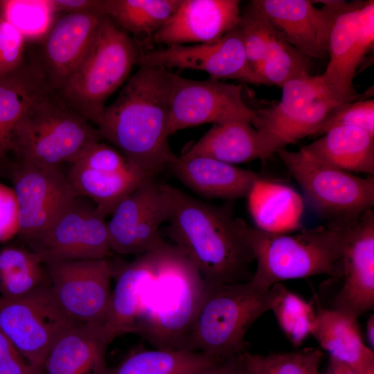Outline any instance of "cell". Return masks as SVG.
<instances>
[{
  "mask_svg": "<svg viewBox=\"0 0 374 374\" xmlns=\"http://www.w3.org/2000/svg\"><path fill=\"white\" fill-rule=\"evenodd\" d=\"M112 262L116 285L104 328L112 340L134 333L155 348L184 349L205 294L193 262L172 243Z\"/></svg>",
  "mask_w": 374,
  "mask_h": 374,
  "instance_id": "obj_1",
  "label": "cell"
},
{
  "mask_svg": "<svg viewBox=\"0 0 374 374\" xmlns=\"http://www.w3.org/2000/svg\"><path fill=\"white\" fill-rule=\"evenodd\" d=\"M170 74V70L140 65L96 123L101 139L152 179L178 158L168 141Z\"/></svg>",
  "mask_w": 374,
  "mask_h": 374,
  "instance_id": "obj_2",
  "label": "cell"
},
{
  "mask_svg": "<svg viewBox=\"0 0 374 374\" xmlns=\"http://www.w3.org/2000/svg\"><path fill=\"white\" fill-rule=\"evenodd\" d=\"M168 208L166 234L199 271L206 286L247 282L253 272L251 249L232 201L215 206L161 184Z\"/></svg>",
  "mask_w": 374,
  "mask_h": 374,
  "instance_id": "obj_3",
  "label": "cell"
},
{
  "mask_svg": "<svg viewBox=\"0 0 374 374\" xmlns=\"http://www.w3.org/2000/svg\"><path fill=\"white\" fill-rule=\"evenodd\" d=\"M354 222H328L295 233H272L238 217L240 231L256 262L250 282L258 289L267 290L285 280L319 274L338 279Z\"/></svg>",
  "mask_w": 374,
  "mask_h": 374,
  "instance_id": "obj_4",
  "label": "cell"
},
{
  "mask_svg": "<svg viewBox=\"0 0 374 374\" xmlns=\"http://www.w3.org/2000/svg\"><path fill=\"white\" fill-rule=\"evenodd\" d=\"M285 288L279 283L261 290L250 280L206 286L187 350L220 361L241 354L245 350L247 332L259 317L271 310Z\"/></svg>",
  "mask_w": 374,
  "mask_h": 374,
  "instance_id": "obj_5",
  "label": "cell"
},
{
  "mask_svg": "<svg viewBox=\"0 0 374 374\" xmlns=\"http://www.w3.org/2000/svg\"><path fill=\"white\" fill-rule=\"evenodd\" d=\"M101 139L97 128L51 90L30 106L15 127L11 156L39 168L60 167L74 163Z\"/></svg>",
  "mask_w": 374,
  "mask_h": 374,
  "instance_id": "obj_6",
  "label": "cell"
},
{
  "mask_svg": "<svg viewBox=\"0 0 374 374\" xmlns=\"http://www.w3.org/2000/svg\"><path fill=\"white\" fill-rule=\"evenodd\" d=\"M142 51L130 35L103 16L86 56L55 92L73 110L96 124L107 99L138 65Z\"/></svg>",
  "mask_w": 374,
  "mask_h": 374,
  "instance_id": "obj_7",
  "label": "cell"
},
{
  "mask_svg": "<svg viewBox=\"0 0 374 374\" xmlns=\"http://www.w3.org/2000/svg\"><path fill=\"white\" fill-rule=\"evenodd\" d=\"M281 88L276 105L256 110L253 126L258 130L264 159L288 144L313 136L329 113L344 103L336 98L322 75L304 73Z\"/></svg>",
  "mask_w": 374,
  "mask_h": 374,
  "instance_id": "obj_8",
  "label": "cell"
},
{
  "mask_svg": "<svg viewBox=\"0 0 374 374\" xmlns=\"http://www.w3.org/2000/svg\"><path fill=\"white\" fill-rule=\"evenodd\" d=\"M278 153L312 206L328 222L352 223L374 205V176L362 178L314 159L301 148Z\"/></svg>",
  "mask_w": 374,
  "mask_h": 374,
  "instance_id": "obj_9",
  "label": "cell"
},
{
  "mask_svg": "<svg viewBox=\"0 0 374 374\" xmlns=\"http://www.w3.org/2000/svg\"><path fill=\"white\" fill-rule=\"evenodd\" d=\"M77 324L59 305L50 285L17 298L0 296V330L36 368H42L53 344Z\"/></svg>",
  "mask_w": 374,
  "mask_h": 374,
  "instance_id": "obj_10",
  "label": "cell"
},
{
  "mask_svg": "<svg viewBox=\"0 0 374 374\" xmlns=\"http://www.w3.org/2000/svg\"><path fill=\"white\" fill-rule=\"evenodd\" d=\"M44 263L107 258V222L90 199L77 196L41 233L26 243Z\"/></svg>",
  "mask_w": 374,
  "mask_h": 374,
  "instance_id": "obj_11",
  "label": "cell"
},
{
  "mask_svg": "<svg viewBox=\"0 0 374 374\" xmlns=\"http://www.w3.org/2000/svg\"><path fill=\"white\" fill-rule=\"evenodd\" d=\"M374 43V1H343L330 29L329 62L322 76L342 103L359 99L353 84L356 71Z\"/></svg>",
  "mask_w": 374,
  "mask_h": 374,
  "instance_id": "obj_12",
  "label": "cell"
},
{
  "mask_svg": "<svg viewBox=\"0 0 374 374\" xmlns=\"http://www.w3.org/2000/svg\"><path fill=\"white\" fill-rule=\"evenodd\" d=\"M168 134L204 123L244 121L253 124L256 112L242 100V87L210 78L190 80L171 72Z\"/></svg>",
  "mask_w": 374,
  "mask_h": 374,
  "instance_id": "obj_13",
  "label": "cell"
},
{
  "mask_svg": "<svg viewBox=\"0 0 374 374\" xmlns=\"http://www.w3.org/2000/svg\"><path fill=\"white\" fill-rule=\"evenodd\" d=\"M52 293L75 323L104 326L112 295L109 258L45 263Z\"/></svg>",
  "mask_w": 374,
  "mask_h": 374,
  "instance_id": "obj_14",
  "label": "cell"
},
{
  "mask_svg": "<svg viewBox=\"0 0 374 374\" xmlns=\"http://www.w3.org/2000/svg\"><path fill=\"white\" fill-rule=\"evenodd\" d=\"M6 176L18 202L17 235L25 244L44 231L78 196L60 167L39 168L11 159Z\"/></svg>",
  "mask_w": 374,
  "mask_h": 374,
  "instance_id": "obj_15",
  "label": "cell"
},
{
  "mask_svg": "<svg viewBox=\"0 0 374 374\" xmlns=\"http://www.w3.org/2000/svg\"><path fill=\"white\" fill-rule=\"evenodd\" d=\"M138 65L164 69L178 68L207 72L217 80L233 79L256 85L261 84L249 64L240 30L235 27L213 44L191 46L171 45L141 52Z\"/></svg>",
  "mask_w": 374,
  "mask_h": 374,
  "instance_id": "obj_16",
  "label": "cell"
},
{
  "mask_svg": "<svg viewBox=\"0 0 374 374\" xmlns=\"http://www.w3.org/2000/svg\"><path fill=\"white\" fill-rule=\"evenodd\" d=\"M168 203L161 184L147 180L125 197L107 222L112 251L139 255L154 249L166 241L160 226L167 222Z\"/></svg>",
  "mask_w": 374,
  "mask_h": 374,
  "instance_id": "obj_17",
  "label": "cell"
},
{
  "mask_svg": "<svg viewBox=\"0 0 374 374\" xmlns=\"http://www.w3.org/2000/svg\"><path fill=\"white\" fill-rule=\"evenodd\" d=\"M341 287L330 309L353 319L374 308V213L352 224L341 258Z\"/></svg>",
  "mask_w": 374,
  "mask_h": 374,
  "instance_id": "obj_18",
  "label": "cell"
},
{
  "mask_svg": "<svg viewBox=\"0 0 374 374\" xmlns=\"http://www.w3.org/2000/svg\"><path fill=\"white\" fill-rule=\"evenodd\" d=\"M103 16L96 12L66 13L49 27L39 58L33 60L53 91L64 85L86 56Z\"/></svg>",
  "mask_w": 374,
  "mask_h": 374,
  "instance_id": "obj_19",
  "label": "cell"
},
{
  "mask_svg": "<svg viewBox=\"0 0 374 374\" xmlns=\"http://www.w3.org/2000/svg\"><path fill=\"white\" fill-rule=\"evenodd\" d=\"M274 28L295 48L310 58L325 59L332 23L342 1L253 0Z\"/></svg>",
  "mask_w": 374,
  "mask_h": 374,
  "instance_id": "obj_20",
  "label": "cell"
},
{
  "mask_svg": "<svg viewBox=\"0 0 374 374\" xmlns=\"http://www.w3.org/2000/svg\"><path fill=\"white\" fill-rule=\"evenodd\" d=\"M237 0H181L180 4L153 35L150 45L213 44L237 26L240 19Z\"/></svg>",
  "mask_w": 374,
  "mask_h": 374,
  "instance_id": "obj_21",
  "label": "cell"
},
{
  "mask_svg": "<svg viewBox=\"0 0 374 374\" xmlns=\"http://www.w3.org/2000/svg\"><path fill=\"white\" fill-rule=\"evenodd\" d=\"M112 341L103 325L77 324L53 344L42 364V374H103Z\"/></svg>",
  "mask_w": 374,
  "mask_h": 374,
  "instance_id": "obj_22",
  "label": "cell"
},
{
  "mask_svg": "<svg viewBox=\"0 0 374 374\" xmlns=\"http://www.w3.org/2000/svg\"><path fill=\"white\" fill-rule=\"evenodd\" d=\"M168 168L186 187L212 199L247 197L257 173L210 157H178Z\"/></svg>",
  "mask_w": 374,
  "mask_h": 374,
  "instance_id": "obj_23",
  "label": "cell"
},
{
  "mask_svg": "<svg viewBox=\"0 0 374 374\" xmlns=\"http://www.w3.org/2000/svg\"><path fill=\"white\" fill-rule=\"evenodd\" d=\"M53 90L36 62L25 61L15 72L0 78V177L11 161L15 127L30 106Z\"/></svg>",
  "mask_w": 374,
  "mask_h": 374,
  "instance_id": "obj_24",
  "label": "cell"
},
{
  "mask_svg": "<svg viewBox=\"0 0 374 374\" xmlns=\"http://www.w3.org/2000/svg\"><path fill=\"white\" fill-rule=\"evenodd\" d=\"M312 303L315 321L312 335L334 357L349 366L356 374L374 367V353L364 343L357 319L324 307L317 296Z\"/></svg>",
  "mask_w": 374,
  "mask_h": 374,
  "instance_id": "obj_25",
  "label": "cell"
},
{
  "mask_svg": "<svg viewBox=\"0 0 374 374\" xmlns=\"http://www.w3.org/2000/svg\"><path fill=\"white\" fill-rule=\"evenodd\" d=\"M247 197L256 228L272 233H291L300 228L303 200L292 187L259 177Z\"/></svg>",
  "mask_w": 374,
  "mask_h": 374,
  "instance_id": "obj_26",
  "label": "cell"
},
{
  "mask_svg": "<svg viewBox=\"0 0 374 374\" xmlns=\"http://www.w3.org/2000/svg\"><path fill=\"white\" fill-rule=\"evenodd\" d=\"M301 148L310 156L348 172L374 175V134L362 128H332Z\"/></svg>",
  "mask_w": 374,
  "mask_h": 374,
  "instance_id": "obj_27",
  "label": "cell"
},
{
  "mask_svg": "<svg viewBox=\"0 0 374 374\" xmlns=\"http://www.w3.org/2000/svg\"><path fill=\"white\" fill-rule=\"evenodd\" d=\"M210 157L234 165L264 159L258 130L251 123L231 121L213 124L180 157Z\"/></svg>",
  "mask_w": 374,
  "mask_h": 374,
  "instance_id": "obj_28",
  "label": "cell"
},
{
  "mask_svg": "<svg viewBox=\"0 0 374 374\" xmlns=\"http://www.w3.org/2000/svg\"><path fill=\"white\" fill-rule=\"evenodd\" d=\"M66 175L78 196L91 200L104 217L111 215L125 197L152 179L134 168L124 172L107 173L75 163L71 164Z\"/></svg>",
  "mask_w": 374,
  "mask_h": 374,
  "instance_id": "obj_29",
  "label": "cell"
},
{
  "mask_svg": "<svg viewBox=\"0 0 374 374\" xmlns=\"http://www.w3.org/2000/svg\"><path fill=\"white\" fill-rule=\"evenodd\" d=\"M181 0H102V14L130 35L142 49L166 24Z\"/></svg>",
  "mask_w": 374,
  "mask_h": 374,
  "instance_id": "obj_30",
  "label": "cell"
},
{
  "mask_svg": "<svg viewBox=\"0 0 374 374\" xmlns=\"http://www.w3.org/2000/svg\"><path fill=\"white\" fill-rule=\"evenodd\" d=\"M224 361L200 352L154 348L133 353L103 374H196Z\"/></svg>",
  "mask_w": 374,
  "mask_h": 374,
  "instance_id": "obj_31",
  "label": "cell"
},
{
  "mask_svg": "<svg viewBox=\"0 0 374 374\" xmlns=\"http://www.w3.org/2000/svg\"><path fill=\"white\" fill-rule=\"evenodd\" d=\"M49 284L45 265L28 247L8 246L0 249L1 296L20 297Z\"/></svg>",
  "mask_w": 374,
  "mask_h": 374,
  "instance_id": "obj_32",
  "label": "cell"
},
{
  "mask_svg": "<svg viewBox=\"0 0 374 374\" xmlns=\"http://www.w3.org/2000/svg\"><path fill=\"white\" fill-rule=\"evenodd\" d=\"M310 59L290 44L278 31L265 58L254 71L261 84L281 87L288 81L307 73Z\"/></svg>",
  "mask_w": 374,
  "mask_h": 374,
  "instance_id": "obj_33",
  "label": "cell"
},
{
  "mask_svg": "<svg viewBox=\"0 0 374 374\" xmlns=\"http://www.w3.org/2000/svg\"><path fill=\"white\" fill-rule=\"evenodd\" d=\"M240 357L246 374H319L323 354L320 349L307 348L267 355L244 350Z\"/></svg>",
  "mask_w": 374,
  "mask_h": 374,
  "instance_id": "obj_34",
  "label": "cell"
},
{
  "mask_svg": "<svg viewBox=\"0 0 374 374\" xmlns=\"http://www.w3.org/2000/svg\"><path fill=\"white\" fill-rule=\"evenodd\" d=\"M273 311L283 333L295 346H299L312 335L315 312L312 302L307 303L286 288L275 301Z\"/></svg>",
  "mask_w": 374,
  "mask_h": 374,
  "instance_id": "obj_35",
  "label": "cell"
},
{
  "mask_svg": "<svg viewBox=\"0 0 374 374\" xmlns=\"http://www.w3.org/2000/svg\"><path fill=\"white\" fill-rule=\"evenodd\" d=\"M238 27L247 58L254 70L265 58L278 31L267 17L251 2L240 13Z\"/></svg>",
  "mask_w": 374,
  "mask_h": 374,
  "instance_id": "obj_36",
  "label": "cell"
},
{
  "mask_svg": "<svg viewBox=\"0 0 374 374\" xmlns=\"http://www.w3.org/2000/svg\"><path fill=\"white\" fill-rule=\"evenodd\" d=\"M341 126L356 127L374 134V100L363 98L338 105L329 113L313 136Z\"/></svg>",
  "mask_w": 374,
  "mask_h": 374,
  "instance_id": "obj_37",
  "label": "cell"
},
{
  "mask_svg": "<svg viewBox=\"0 0 374 374\" xmlns=\"http://www.w3.org/2000/svg\"><path fill=\"white\" fill-rule=\"evenodd\" d=\"M26 37L0 11V78L20 68L25 62Z\"/></svg>",
  "mask_w": 374,
  "mask_h": 374,
  "instance_id": "obj_38",
  "label": "cell"
},
{
  "mask_svg": "<svg viewBox=\"0 0 374 374\" xmlns=\"http://www.w3.org/2000/svg\"><path fill=\"white\" fill-rule=\"evenodd\" d=\"M74 163L107 173L124 172L133 168L119 151L100 141L91 144Z\"/></svg>",
  "mask_w": 374,
  "mask_h": 374,
  "instance_id": "obj_39",
  "label": "cell"
},
{
  "mask_svg": "<svg viewBox=\"0 0 374 374\" xmlns=\"http://www.w3.org/2000/svg\"><path fill=\"white\" fill-rule=\"evenodd\" d=\"M19 231L18 202L12 188L0 181V242L7 241Z\"/></svg>",
  "mask_w": 374,
  "mask_h": 374,
  "instance_id": "obj_40",
  "label": "cell"
},
{
  "mask_svg": "<svg viewBox=\"0 0 374 374\" xmlns=\"http://www.w3.org/2000/svg\"><path fill=\"white\" fill-rule=\"evenodd\" d=\"M49 3L54 12H96L103 15L101 0H49Z\"/></svg>",
  "mask_w": 374,
  "mask_h": 374,
  "instance_id": "obj_41",
  "label": "cell"
},
{
  "mask_svg": "<svg viewBox=\"0 0 374 374\" xmlns=\"http://www.w3.org/2000/svg\"><path fill=\"white\" fill-rule=\"evenodd\" d=\"M240 355L231 356L222 363L196 374H236L240 364Z\"/></svg>",
  "mask_w": 374,
  "mask_h": 374,
  "instance_id": "obj_42",
  "label": "cell"
},
{
  "mask_svg": "<svg viewBox=\"0 0 374 374\" xmlns=\"http://www.w3.org/2000/svg\"><path fill=\"white\" fill-rule=\"evenodd\" d=\"M323 374H356V373L345 363L330 357L327 370Z\"/></svg>",
  "mask_w": 374,
  "mask_h": 374,
  "instance_id": "obj_43",
  "label": "cell"
},
{
  "mask_svg": "<svg viewBox=\"0 0 374 374\" xmlns=\"http://www.w3.org/2000/svg\"><path fill=\"white\" fill-rule=\"evenodd\" d=\"M18 354H19L18 351L0 330V362Z\"/></svg>",
  "mask_w": 374,
  "mask_h": 374,
  "instance_id": "obj_44",
  "label": "cell"
},
{
  "mask_svg": "<svg viewBox=\"0 0 374 374\" xmlns=\"http://www.w3.org/2000/svg\"><path fill=\"white\" fill-rule=\"evenodd\" d=\"M366 338L370 344L371 348L373 350L374 347V316L372 314L369 317L366 322Z\"/></svg>",
  "mask_w": 374,
  "mask_h": 374,
  "instance_id": "obj_45",
  "label": "cell"
},
{
  "mask_svg": "<svg viewBox=\"0 0 374 374\" xmlns=\"http://www.w3.org/2000/svg\"><path fill=\"white\" fill-rule=\"evenodd\" d=\"M236 374H246L245 371H244V367H243V365H242V363L241 357H240V366H239V368H238Z\"/></svg>",
  "mask_w": 374,
  "mask_h": 374,
  "instance_id": "obj_46",
  "label": "cell"
},
{
  "mask_svg": "<svg viewBox=\"0 0 374 374\" xmlns=\"http://www.w3.org/2000/svg\"><path fill=\"white\" fill-rule=\"evenodd\" d=\"M364 374H374V367L369 368Z\"/></svg>",
  "mask_w": 374,
  "mask_h": 374,
  "instance_id": "obj_47",
  "label": "cell"
},
{
  "mask_svg": "<svg viewBox=\"0 0 374 374\" xmlns=\"http://www.w3.org/2000/svg\"><path fill=\"white\" fill-rule=\"evenodd\" d=\"M1 2H2V1H1V0H0V5L1 4Z\"/></svg>",
  "mask_w": 374,
  "mask_h": 374,
  "instance_id": "obj_48",
  "label": "cell"
}]
</instances>
